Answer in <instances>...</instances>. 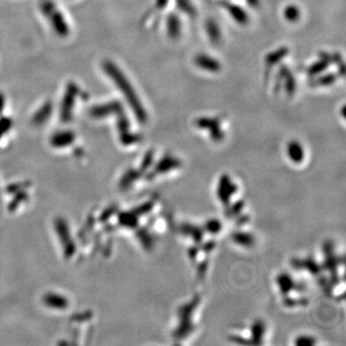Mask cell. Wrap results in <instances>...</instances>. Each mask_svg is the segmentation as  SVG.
I'll use <instances>...</instances> for the list:
<instances>
[{
	"instance_id": "277c9868",
	"label": "cell",
	"mask_w": 346,
	"mask_h": 346,
	"mask_svg": "<svg viewBox=\"0 0 346 346\" xmlns=\"http://www.w3.org/2000/svg\"><path fill=\"white\" fill-rule=\"evenodd\" d=\"M237 191V186L232 182L227 175H224L221 177L218 189H217V194L220 199V201L223 204H228L230 201V197L233 196L235 191Z\"/></svg>"
},
{
	"instance_id": "3957f363",
	"label": "cell",
	"mask_w": 346,
	"mask_h": 346,
	"mask_svg": "<svg viewBox=\"0 0 346 346\" xmlns=\"http://www.w3.org/2000/svg\"><path fill=\"white\" fill-rule=\"evenodd\" d=\"M195 125L201 129H209L211 137L215 142L221 141L224 137L220 129V120L217 118H200L195 121Z\"/></svg>"
},
{
	"instance_id": "603a6c76",
	"label": "cell",
	"mask_w": 346,
	"mask_h": 346,
	"mask_svg": "<svg viewBox=\"0 0 346 346\" xmlns=\"http://www.w3.org/2000/svg\"><path fill=\"white\" fill-rule=\"evenodd\" d=\"M167 1H168V0H157V3H156L157 9H158V10H163V9L166 7V5L167 4Z\"/></svg>"
},
{
	"instance_id": "6da1fadb",
	"label": "cell",
	"mask_w": 346,
	"mask_h": 346,
	"mask_svg": "<svg viewBox=\"0 0 346 346\" xmlns=\"http://www.w3.org/2000/svg\"><path fill=\"white\" fill-rule=\"evenodd\" d=\"M108 70H110L109 72H111L112 76L114 77V79L119 83L120 89L122 90V92L125 94V96L127 97L129 103L131 104L132 107L134 109L135 114L137 115L138 120H141L142 122H145L146 120V114L143 110V106L141 105L140 101L138 100L137 96L135 95V92L133 91L131 86L128 83V81L126 80V78L124 76L121 75L118 69H114L111 67H107Z\"/></svg>"
},
{
	"instance_id": "8fae6325",
	"label": "cell",
	"mask_w": 346,
	"mask_h": 346,
	"mask_svg": "<svg viewBox=\"0 0 346 346\" xmlns=\"http://www.w3.org/2000/svg\"><path fill=\"white\" fill-rule=\"evenodd\" d=\"M280 74H281V77L285 78L287 95L288 96H292L294 94V92H295L296 84H295V80H294L291 72H289V70L286 68V66H282L281 70H280Z\"/></svg>"
},
{
	"instance_id": "ac0fdd59",
	"label": "cell",
	"mask_w": 346,
	"mask_h": 346,
	"mask_svg": "<svg viewBox=\"0 0 346 346\" xmlns=\"http://www.w3.org/2000/svg\"><path fill=\"white\" fill-rule=\"evenodd\" d=\"M336 80V77L335 75L331 73V74H326L324 75L322 77H318L316 79V81H314L312 85L313 86H329L331 84L334 83V81Z\"/></svg>"
},
{
	"instance_id": "cb8c5ba5",
	"label": "cell",
	"mask_w": 346,
	"mask_h": 346,
	"mask_svg": "<svg viewBox=\"0 0 346 346\" xmlns=\"http://www.w3.org/2000/svg\"><path fill=\"white\" fill-rule=\"evenodd\" d=\"M247 2L252 7H257L260 3V0H247Z\"/></svg>"
},
{
	"instance_id": "7402d4cb",
	"label": "cell",
	"mask_w": 346,
	"mask_h": 346,
	"mask_svg": "<svg viewBox=\"0 0 346 346\" xmlns=\"http://www.w3.org/2000/svg\"><path fill=\"white\" fill-rule=\"evenodd\" d=\"M313 343H314V339L310 336H300L295 342V344L297 345H311Z\"/></svg>"
},
{
	"instance_id": "2e32d148",
	"label": "cell",
	"mask_w": 346,
	"mask_h": 346,
	"mask_svg": "<svg viewBox=\"0 0 346 346\" xmlns=\"http://www.w3.org/2000/svg\"><path fill=\"white\" fill-rule=\"evenodd\" d=\"M264 331H265L264 324L262 321H257L253 324L252 329H251V334H252V339H253L254 344L261 343V339L264 334Z\"/></svg>"
},
{
	"instance_id": "4fadbf2b",
	"label": "cell",
	"mask_w": 346,
	"mask_h": 346,
	"mask_svg": "<svg viewBox=\"0 0 346 346\" xmlns=\"http://www.w3.org/2000/svg\"><path fill=\"white\" fill-rule=\"evenodd\" d=\"M44 301L49 307H54L56 309H65L68 306L67 299L55 294H48L44 298Z\"/></svg>"
},
{
	"instance_id": "7c38bea8",
	"label": "cell",
	"mask_w": 346,
	"mask_h": 346,
	"mask_svg": "<svg viewBox=\"0 0 346 346\" xmlns=\"http://www.w3.org/2000/svg\"><path fill=\"white\" fill-rule=\"evenodd\" d=\"M206 29H207L208 35L210 37V40L214 44H218L219 41L221 40V34H220L219 27H218V25L216 24L215 21L209 20L206 23Z\"/></svg>"
},
{
	"instance_id": "30bf717a",
	"label": "cell",
	"mask_w": 346,
	"mask_h": 346,
	"mask_svg": "<svg viewBox=\"0 0 346 346\" xmlns=\"http://www.w3.org/2000/svg\"><path fill=\"white\" fill-rule=\"evenodd\" d=\"M56 227H57V231L58 234L62 239H66V255L69 257H71L74 251V244L71 241V239H67L66 238L69 236V231H68V226L66 224V222L62 219V220H58L56 222Z\"/></svg>"
},
{
	"instance_id": "9c48e42d",
	"label": "cell",
	"mask_w": 346,
	"mask_h": 346,
	"mask_svg": "<svg viewBox=\"0 0 346 346\" xmlns=\"http://www.w3.org/2000/svg\"><path fill=\"white\" fill-rule=\"evenodd\" d=\"M287 155L293 163H301L304 159V149L302 145L295 141L290 142L287 145Z\"/></svg>"
},
{
	"instance_id": "44dd1931",
	"label": "cell",
	"mask_w": 346,
	"mask_h": 346,
	"mask_svg": "<svg viewBox=\"0 0 346 346\" xmlns=\"http://www.w3.org/2000/svg\"><path fill=\"white\" fill-rule=\"evenodd\" d=\"M207 230L208 232L212 233V234H217L219 233L220 229H221V224L218 220L216 219H213V220H210L209 222H207Z\"/></svg>"
},
{
	"instance_id": "e0dca14e",
	"label": "cell",
	"mask_w": 346,
	"mask_h": 346,
	"mask_svg": "<svg viewBox=\"0 0 346 346\" xmlns=\"http://www.w3.org/2000/svg\"><path fill=\"white\" fill-rule=\"evenodd\" d=\"M284 17L286 18L288 22L294 23L298 21L300 17V10L295 5H288L286 6L285 11H284Z\"/></svg>"
},
{
	"instance_id": "8992f818",
	"label": "cell",
	"mask_w": 346,
	"mask_h": 346,
	"mask_svg": "<svg viewBox=\"0 0 346 346\" xmlns=\"http://www.w3.org/2000/svg\"><path fill=\"white\" fill-rule=\"evenodd\" d=\"M195 65L204 71L210 72H218L220 71V64L214 58L207 56L205 54H198L194 58Z\"/></svg>"
},
{
	"instance_id": "ba28073f",
	"label": "cell",
	"mask_w": 346,
	"mask_h": 346,
	"mask_svg": "<svg viewBox=\"0 0 346 346\" xmlns=\"http://www.w3.org/2000/svg\"><path fill=\"white\" fill-rule=\"evenodd\" d=\"M167 33L171 39L175 40L181 34V23L175 14H170L167 20Z\"/></svg>"
},
{
	"instance_id": "5b68a950",
	"label": "cell",
	"mask_w": 346,
	"mask_h": 346,
	"mask_svg": "<svg viewBox=\"0 0 346 346\" xmlns=\"http://www.w3.org/2000/svg\"><path fill=\"white\" fill-rule=\"evenodd\" d=\"M218 5H220L221 7H223L227 12L229 13L232 18L241 25H245L248 23V16L247 13L245 12L244 10H242L239 6H237L233 3H230L225 0H220L217 2Z\"/></svg>"
},
{
	"instance_id": "7a4b0ae2",
	"label": "cell",
	"mask_w": 346,
	"mask_h": 346,
	"mask_svg": "<svg viewBox=\"0 0 346 346\" xmlns=\"http://www.w3.org/2000/svg\"><path fill=\"white\" fill-rule=\"evenodd\" d=\"M199 302V298L195 297L192 301L188 304H185L183 307H181L179 310L180 323L178 328L175 331V336L181 337L186 336L191 331V327L188 321H191V316L194 310L195 305Z\"/></svg>"
},
{
	"instance_id": "5bb4252c",
	"label": "cell",
	"mask_w": 346,
	"mask_h": 346,
	"mask_svg": "<svg viewBox=\"0 0 346 346\" xmlns=\"http://www.w3.org/2000/svg\"><path fill=\"white\" fill-rule=\"evenodd\" d=\"M178 166H179V161L178 160H176L175 158H173L171 156H167L157 166L156 171L158 173H164V172H167V170H169L170 168L178 167Z\"/></svg>"
},
{
	"instance_id": "52a82bcc",
	"label": "cell",
	"mask_w": 346,
	"mask_h": 346,
	"mask_svg": "<svg viewBox=\"0 0 346 346\" xmlns=\"http://www.w3.org/2000/svg\"><path fill=\"white\" fill-rule=\"evenodd\" d=\"M319 57H320V60L318 61L317 63H314L313 65H311L310 68L308 69V74L310 76L317 75V74L324 72L329 67L331 56L325 52H321L319 54Z\"/></svg>"
},
{
	"instance_id": "9a60e30c",
	"label": "cell",
	"mask_w": 346,
	"mask_h": 346,
	"mask_svg": "<svg viewBox=\"0 0 346 346\" xmlns=\"http://www.w3.org/2000/svg\"><path fill=\"white\" fill-rule=\"evenodd\" d=\"M288 52V49L286 48H281L278 50H276L272 53H269L266 58H265V63L267 67H271L275 64H277L280 60H282L284 57H286Z\"/></svg>"
},
{
	"instance_id": "d6986e66",
	"label": "cell",
	"mask_w": 346,
	"mask_h": 346,
	"mask_svg": "<svg viewBox=\"0 0 346 346\" xmlns=\"http://www.w3.org/2000/svg\"><path fill=\"white\" fill-rule=\"evenodd\" d=\"M234 240L239 243V244H243V245H251L253 243V239L250 235L248 234H244V233H238L236 235H234Z\"/></svg>"
},
{
	"instance_id": "ffe728a7",
	"label": "cell",
	"mask_w": 346,
	"mask_h": 346,
	"mask_svg": "<svg viewBox=\"0 0 346 346\" xmlns=\"http://www.w3.org/2000/svg\"><path fill=\"white\" fill-rule=\"evenodd\" d=\"M72 142V137L71 134H63L59 137H57L55 140H53V144L55 145H64Z\"/></svg>"
}]
</instances>
